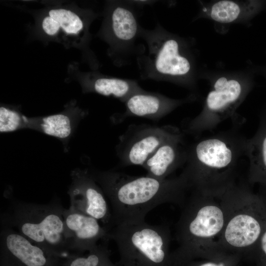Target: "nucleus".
Listing matches in <instances>:
<instances>
[{
	"instance_id": "22",
	"label": "nucleus",
	"mask_w": 266,
	"mask_h": 266,
	"mask_svg": "<svg viewBox=\"0 0 266 266\" xmlns=\"http://www.w3.org/2000/svg\"><path fill=\"white\" fill-rule=\"evenodd\" d=\"M108 241H103L94 249L89 251L87 257L71 256L65 264V266H102L106 259L108 253Z\"/></svg>"
},
{
	"instance_id": "18",
	"label": "nucleus",
	"mask_w": 266,
	"mask_h": 266,
	"mask_svg": "<svg viewBox=\"0 0 266 266\" xmlns=\"http://www.w3.org/2000/svg\"><path fill=\"white\" fill-rule=\"evenodd\" d=\"M244 155L249 162L248 184L266 186V113L261 115L255 134L246 139Z\"/></svg>"
},
{
	"instance_id": "5",
	"label": "nucleus",
	"mask_w": 266,
	"mask_h": 266,
	"mask_svg": "<svg viewBox=\"0 0 266 266\" xmlns=\"http://www.w3.org/2000/svg\"><path fill=\"white\" fill-rule=\"evenodd\" d=\"M264 188L255 193L247 184L236 183L221 197L226 210L220 240L223 252L255 250L266 230V187Z\"/></svg>"
},
{
	"instance_id": "8",
	"label": "nucleus",
	"mask_w": 266,
	"mask_h": 266,
	"mask_svg": "<svg viewBox=\"0 0 266 266\" xmlns=\"http://www.w3.org/2000/svg\"><path fill=\"white\" fill-rule=\"evenodd\" d=\"M135 6L132 1L110 2L99 33L108 44L109 55L119 67L130 64L143 49L144 44L137 43L141 26Z\"/></svg>"
},
{
	"instance_id": "15",
	"label": "nucleus",
	"mask_w": 266,
	"mask_h": 266,
	"mask_svg": "<svg viewBox=\"0 0 266 266\" xmlns=\"http://www.w3.org/2000/svg\"><path fill=\"white\" fill-rule=\"evenodd\" d=\"M184 133L167 140L160 146L146 160L142 167L148 176L165 179L185 165L187 146L184 141Z\"/></svg>"
},
{
	"instance_id": "16",
	"label": "nucleus",
	"mask_w": 266,
	"mask_h": 266,
	"mask_svg": "<svg viewBox=\"0 0 266 266\" xmlns=\"http://www.w3.org/2000/svg\"><path fill=\"white\" fill-rule=\"evenodd\" d=\"M86 112L77 108H68L62 112L41 117H29L28 129H33L60 139L68 140Z\"/></svg>"
},
{
	"instance_id": "20",
	"label": "nucleus",
	"mask_w": 266,
	"mask_h": 266,
	"mask_svg": "<svg viewBox=\"0 0 266 266\" xmlns=\"http://www.w3.org/2000/svg\"><path fill=\"white\" fill-rule=\"evenodd\" d=\"M252 7L251 1L221 0L203 5L200 13L215 22L227 24L244 20Z\"/></svg>"
},
{
	"instance_id": "21",
	"label": "nucleus",
	"mask_w": 266,
	"mask_h": 266,
	"mask_svg": "<svg viewBox=\"0 0 266 266\" xmlns=\"http://www.w3.org/2000/svg\"><path fill=\"white\" fill-rule=\"evenodd\" d=\"M29 117L17 109L1 105L0 107V132L9 133L28 129Z\"/></svg>"
},
{
	"instance_id": "24",
	"label": "nucleus",
	"mask_w": 266,
	"mask_h": 266,
	"mask_svg": "<svg viewBox=\"0 0 266 266\" xmlns=\"http://www.w3.org/2000/svg\"><path fill=\"white\" fill-rule=\"evenodd\" d=\"M198 266H226V264L223 262L216 263L214 262H208L200 264Z\"/></svg>"
},
{
	"instance_id": "2",
	"label": "nucleus",
	"mask_w": 266,
	"mask_h": 266,
	"mask_svg": "<svg viewBox=\"0 0 266 266\" xmlns=\"http://www.w3.org/2000/svg\"><path fill=\"white\" fill-rule=\"evenodd\" d=\"M236 129L235 126L187 146L181 174L191 192L220 198L236 183V170L244 155L246 139Z\"/></svg>"
},
{
	"instance_id": "13",
	"label": "nucleus",
	"mask_w": 266,
	"mask_h": 266,
	"mask_svg": "<svg viewBox=\"0 0 266 266\" xmlns=\"http://www.w3.org/2000/svg\"><path fill=\"white\" fill-rule=\"evenodd\" d=\"M192 94L182 99L170 98L161 94L145 90L131 96L125 102V110L113 117L116 123L127 118L135 117L159 121L181 105L194 100Z\"/></svg>"
},
{
	"instance_id": "19",
	"label": "nucleus",
	"mask_w": 266,
	"mask_h": 266,
	"mask_svg": "<svg viewBox=\"0 0 266 266\" xmlns=\"http://www.w3.org/2000/svg\"><path fill=\"white\" fill-rule=\"evenodd\" d=\"M93 19H83L69 9L53 8L43 18L41 27L43 32L50 36L57 35L60 31L70 35L81 33L88 35V28Z\"/></svg>"
},
{
	"instance_id": "23",
	"label": "nucleus",
	"mask_w": 266,
	"mask_h": 266,
	"mask_svg": "<svg viewBox=\"0 0 266 266\" xmlns=\"http://www.w3.org/2000/svg\"><path fill=\"white\" fill-rule=\"evenodd\" d=\"M254 251L259 253L263 265L266 266V230L262 235Z\"/></svg>"
},
{
	"instance_id": "3",
	"label": "nucleus",
	"mask_w": 266,
	"mask_h": 266,
	"mask_svg": "<svg viewBox=\"0 0 266 266\" xmlns=\"http://www.w3.org/2000/svg\"><path fill=\"white\" fill-rule=\"evenodd\" d=\"M139 37L144 42L136 58L141 79L196 89L197 64L192 40L169 32L159 22L152 30L140 27Z\"/></svg>"
},
{
	"instance_id": "4",
	"label": "nucleus",
	"mask_w": 266,
	"mask_h": 266,
	"mask_svg": "<svg viewBox=\"0 0 266 266\" xmlns=\"http://www.w3.org/2000/svg\"><path fill=\"white\" fill-rule=\"evenodd\" d=\"M182 207L175 235L179 252L209 254L223 252L220 240L226 210L221 197L191 192Z\"/></svg>"
},
{
	"instance_id": "6",
	"label": "nucleus",
	"mask_w": 266,
	"mask_h": 266,
	"mask_svg": "<svg viewBox=\"0 0 266 266\" xmlns=\"http://www.w3.org/2000/svg\"><path fill=\"white\" fill-rule=\"evenodd\" d=\"M64 208L57 201L46 204L12 201L2 214L1 224L61 257L71 251Z\"/></svg>"
},
{
	"instance_id": "11",
	"label": "nucleus",
	"mask_w": 266,
	"mask_h": 266,
	"mask_svg": "<svg viewBox=\"0 0 266 266\" xmlns=\"http://www.w3.org/2000/svg\"><path fill=\"white\" fill-rule=\"evenodd\" d=\"M71 183L68 194L69 208L95 218L108 233L115 226L105 195L88 169L76 168L70 174Z\"/></svg>"
},
{
	"instance_id": "9",
	"label": "nucleus",
	"mask_w": 266,
	"mask_h": 266,
	"mask_svg": "<svg viewBox=\"0 0 266 266\" xmlns=\"http://www.w3.org/2000/svg\"><path fill=\"white\" fill-rule=\"evenodd\" d=\"M124 259L156 266L165 262L171 234L167 224L152 225L144 221L120 223L109 233Z\"/></svg>"
},
{
	"instance_id": "1",
	"label": "nucleus",
	"mask_w": 266,
	"mask_h": 266,
	"mask_svg": "<svg viewBox=\"0 0 266 266\" xmlns=\"http://www.w3.org/2000/svg\"><path fill=\"white\" fill-rule=\"evenodd\" d=\"M89 171L109 200L115 226L144 221L150 211L162 204L182 206L190 191L181 173L177 177L160 179L112 170Z\"/></svg>"
},
{
	"instance_id": "14",
	"label": "nucleus",
	"mask_w": 266,
	"mask_h": 266,
	"mask_svg": "<svg viewBox=\"0 0 266 266\" xmlns=\"http://www.w3.org/2000/svg\"><path fill=\"white\" fill-rule=\"evenodd\" d=\"M63 214L71 251H90L99 241L110 240L108 231L95 218L70 208H64Z\"/></svg>"
},
{
	"instance_id": "17",
	"label": "nucleus",
	"mask_w": 266,
	"mask_h": 266,
	"mask_svg": "<svg viewBox=\"0 0 266 266\" xmlns=\"http://www.w3.org/2000/svg\"><path fill=\"white\" fill-rule=\"evenodd\" d=\"M83 85L85 92L113 97L123 103L132 95L144 90L135 80L107 76L98 72L88 73Z\"/></svg>"
},
{
	"instance_id": "12",
	"label": "nucleus",
	"mask_w": 266,
	"mask_h": 266,
	"mask_svg": "<svg viewBox=\"0 0 266 266\" xmlns=\"http://www.w3.org/2000/svg\"><path fill=\"white\" fill-rule=\"evenodd\" d=\"M0 250L7 266H55L59 257L6 227L0 233Z\"/></svg>"
},
{
	"instance_id": "7",
	"label": "nucleus",
	"mask_w": 266,
	"mask_h": 266,
	"mask_svg": "<svg viewBox=\"0 0 266 266\" xmlns=\"http://www.w3.org/2000/svg\"><path fill=\"white\" fill-rule=\"evenodd\" d=\"M250 89L249 80L244 73H225L215 77L211 81L201 111L187 122L183 132L198 136L229 118L234 119L235 126H240L236 111Z\"/></svg>"
},
{
	"instance_id": "10",
	"label": "nucleus",
	"mask_w": 266,
	"mask_h": 266,
	"mask_svg": "<svg viewBox=\"0 0 266 266\" xmlns=\"http://www.w3.org/2000/svg\"><path fill=\"white\" fill-rule=\"evenodd\" d=\"M182 133L171 125H130L119 136L116 147L120 165L142 166L163 143Z\"/></svg>"
}]
</instances>
